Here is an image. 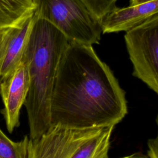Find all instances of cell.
<instances>
[{"mask_svg":"<svg viewBox=\"0 0 158 158\" xmlns=\"http://www.w3.org/2000/svg\"><path fill=\"white\" fill-rule=\"evenodd\" d=\"M127 112L124 90L93 46L69 42L54 81L51 126L115 127Z\"/></svg>","mask_w":158,"mask_h":158,"instance_id":"1","label":"cell"},{"mask_svg":"<svg viewBox=\"0 0 158 158\" xmlns=\"http://www.w3.org/2000/svg\"><path fill=\"white\" fill-rule=\"evenodd\" d=\"M68 39L48 21L34 14L23 59L28 66L30 85L24 106L29 138L36 139L51 127V102L54 81Z\"/></svg>","mask_w":158,"mask_h":158,"instance_id":"2","label":"cell"},{"mask_svg":"<svg viewBox=\"0 0 158 158\" xmlns=\"http://www.w3.org/2000/svg\"><path fill=\"white\" fill-rule=\"evenodd\" d=\"M114 128L51 125L36 139L28 136L25 158H109Z\"/></svg>","mask_w":158,"mask_h":158,"instance_id":"3","label":"cell"},{"mask_svg":"<svg viewBox=\"0 0 158 158\" xmlns=\"http://www.w3.org/2000/svg\"><path fill=\"white\" fill-rule=\"evenodd\" d=\"M34 14L59 30L69 42L92 46L99 44L101 20L82 0H33Z\"/></svg>","mask_w":158,"mask_h":158,"instance_id":"4","label":"cell"},{"mask_svg":"<svg viewBox=\"0 0 158 158\" xmlns=\"http://www.w3.org/2000/svg\"><path fill=\"white\" fill-rule=\"evenodd\" d=\"M124 38L133 75L158 93V13L126 31Z\"/></svg>","mask_w":158,"mask_h":158,"instance_id":"5","label":"cell"},{"mask_svg":"<svg viewBox=\"0 0 158 158\" xmlns=\"http://www.w3.org/2000/svg\"><path fill=\"white\" fill-rule=\"evenodd\" d=\"M30 85L26 61L22 59L17 68L0 82V95L4 104L1 110L9 133L20 125V113Z\"/></svg>","mask_w":158,"mask_h":158,"instance_id":"6","label":"cell"},{"mask_svg":"<svg viewBox=\"0 0 158 158\" xmlns=\"http://www.w3.org/2000/svg\"><path fill=\"white\" fill-rule=\"evenodd\" d=\"M34 21V12L20 25L3 30L0 37V82L21 63Z\"/></svg>","mask_w":158,"mask_h":158,"instance_id":"7","label":"cell"},{"mask_svg":"<svg viewBox=\"0 0 158 158\" xmlns=\"http://www.w3.org/2000/svg\"><path fill=\"white\" fill-rule=\"evenodd\" d=\"M158 13V0L138 6L114 7L101 19L102 33L127 31Z\"/></svg>","mask_w":158,"mask_h":158,"instance_id":"8","label":"cell"},{"mask_svg":"<svg viewBox=\"0 0 158 158\" xmlns=\"http://www.w3.org/2000/svg\"><path fill=\"white\" fill-rule=\"evenodd\" d=\"M34 9L33 0H0V30L20 25Z\"/></svg>","mask_w":158,"mask_h":158,"instance_id":"9","label":"cell"},{"mask_svg":"<svg viewBox=\"0 0 158 158\" xmlns=\"http://www.w3.org/2000/svg\"><path fill=\"white\" fill-rule=\"evenodd\" d=\"M28 136L19 141L10 139L0 128V158H25Z\"/></svg>","mask_w":158,"mask_h":158,"instance_id":"10","label":"cell"},{"mask_svg":"<svg viewBox=\"0 0 158 158\" xmlns=\"http://www.w3.org/2000/svg\"><path fill=\"white\" fill-rule=\"evenodd\" d=\"M90 11L101 19L110 10L116 7L117 0H82Z\"/></svg>","mask_w":158,"mask_h":158,"instance_id":"11","label":"cell"},{"mask_svg":"<svg viewBox=\"0 0 158 158\" xmlns=\"http://www.w3.org/2000/svg\"><path fill=\"white\" fill-rule=\"evenodd\" d=\"M157 137L149 139L148 141V157L158 158Z\"/></svg>","mask_w":158,"mask_h":158,"instance_id":"12","label":"cell"},{"mask_svg":"<svg viewBox=\"0 0 158 158\" xmlns=\"http://www.w3.org/2000/svg\"><path fill=\"white\" fill-rule=\"evenodd\" d=\"M120 158H148L147 156L141 153V152H135L133 153L130 155H128L124 157H122Z\"/></svg>","mask_w":158,"mask_h":158,"instance_id":"13","label":"cell"},{"mask_svg":"<svg viewBox=\"0 0 158 158\" xmlns=\"http://www.w3.org/2000/svg\"><path fill=\"white\" fill-rule=\"evenodd\" d=\"M154 0H130V6H138L142 4L147 3Z\"/></svg>","mask_w":158,"mask_h":158,"instance_id":"14","label":"cell"},{"mask_svg":"<svg viewBox=\"0 0 158 158\" xmlns=\"http://www.w3.org/2000/svg\"><path fill=\"white\" fill-rule=\"evenodd\" d=\"M2 30H0V37H1V35L2 34Z\"/></svg>","mask_w":158,"mask_h":158,"instance_id":"15","label":"cell"}]
</instances>
